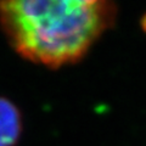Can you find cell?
<instances>
[{
    "mask_svg": "<svg viewBox=\"0 0 146 146\" xmlns=\"http://www.w3.org/2000/svg\"><path fill=\"white\" fill-rule=\"evenodd\" d=\"M111 1H0V27L32 62L61 67L79 61L115 23Z\"/></svg>",
    "mask_w": 146,
    "mask_h": 146,
    "instance_id": "obj_1",
    "label": "cell"
},
{
    "mask_svg": "<svg viewBox=\"0 0 146 146\" xmlns=\"http://www.w3.org/2000/svg\"><path fill=\"white\" fill-rule=\"evenodd\" d=\"M22 133V116L13 102L0 96V146H15Z\"/></svg>",
    "mask_w": 146,
    "mask_h": 146,
    "instance_id": "obj_2",
    "label": "cell"
}]
</instances>
